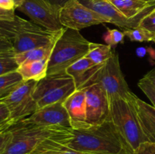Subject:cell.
Listing matches in <instances>:
<instances>
[{"instance_id":"6da1fadb","label":"cell","mask_w":155,"mask_h":154,"mask_svg":"<svg viewBox=\"0 0 155 154\" xmlns=\"http://www.w3.org/2000/svg\"><path fill=\"white\" fill-rule=\"evenodd\" d=\"M71 149L89 154H133V149L109 116L98 125L73 129Z\"/></svg>"},{"instance_id":"7a4b0ae2","label":"cell","mask_w":155,"mask_h":154,"mask_svg":"<svg viewBox=\"0 0 155 154\" xmlns=\"http://www.w3.org/2000/svg\"><path fill=\"white\" fill-rule=\"evenodd\" d=\"M89 45L90 42L80 31L65 28L53 47L48 61L47 75L65 73L70 66L87 54Z\"/></svg>"},{"instance_id":"3957f363","label":"cell","mask_w":155,"mask_h":154,"mask_svg":"<svg viewBox=\"0 0 155 154\" xmlns=\"http://www.w3.org/2000/svg\"><path fill=\"white\" fill-rule=\"evenodd\" d=\"M135 95L129 100L121 98L109 100L110 118L133 152L141 143L150 141L138 118L134 105Z\"/></svg>"},{"instance_id":"277c9868","label":"cell","mask_w":155,"mask_h":154,"mask_svg":"<svg viewBox=\"0 0 155 154\" xmlns=\"http://www.w3.org/2000/svg\"><path fill=\"white\" fill-rule=\"evenodd\" d=\"M93 84L101 85L107 93L109 100L114 98L129 100L134 95L130 90L121 70L119 54L114 50L110 58L101 65L87 86Z\"/></svg>"},{"instance_id":"5b68a950","label":"cell","mask_w":155,"mask_h":154,"mask_svg":"<svg viewBox=\"0 0 155 154\" xmlns=\"http://www.w3.org/2000/svg\"><path fill=\"white\" fill-rule=\"evenodd\" d=\"M77 90L74 80L67 72L46 75L39 80L33 92L38 109L56 103H63Z\"/></svg>"},{"instance_id":"8992f818","label":"cell","mask_w":155,"mask_h":154,"mask_svg":"<svg viewBox=\"0 0 155 154\" xmlns=\"http://www.w3.org/2000/svg\"><path fill=\"white\" fill-rule=\"evenodd\" d=\"M37 82L36 80L24 81L8 96L0 101L7 106L10 111L12 125L29 117L38 110L33 97Z\"/></svg>"},{"instance_id":"52a82bcc","label":"cell","mask_w":155,"mask_h":154,"mask_svg":"<svg viewBox=\"0 0 155 154\" xmlns=\"http://www.w3.org/2000/svg\"><path fill=\"white\" fill-rule=\"evenodd\" d=\"M60 21L66 28L78 31L91 26L110 24L107 18L84 5L79 0H69L61 8Z\"/></svg>"},{"instance_id":"ba28073f","label":"cell","mask_w":155,"mask_h":154,"mask_svg":"<svg viewBox=\"0 0 155 154\" xmlns=\"http://www.w3.org/2000/svg\"><path fill=\"white\" fill-rule=\"evenodd\" d=\"M16 9L45 30L58 32L65 28L60 21L61 9L45 0H24Z\"/></svg>"},{"instance_id":"9c48e42d","label":"cell","mask_w":155,"mask_h":154,"mask_svg":"<svg viewBox=\"0 0 155 154\" xmlns=\"http://www.w3.org/2000/svg\"><path fill=\"white\" fill-rule=\"evenodd\" d=\"M86 93V120L89 125L102 123L110 116V101L99 84H93L83 88Z\"/></svg>"},{"instance_id":"30bf717a","label":"cell","mask_w":155,"mask_h":154,"mask_svg":"<svg viewBox=\"0 0 155 154\" xmlns=\"http://www.w3.org/2000/svg\"><path fill=\"white\" fill-rule=\"evenodd\" d=\"M64 29L60 31L53 32L41 27L37 30L19 33L12 40L14 52L15 54H19L54 43Z\"/></svg>"},{"instance_id":"8fae6325","label":"cell","mask_w":155,"mask_h":154,"mask_svg":"<svg viewBox=\"0 0 155 154\" xmlns=\"http://www.w3.org/2000/svg\"><path fill=\"white\" fill-rule=\"evenodd\" d=\"M26 124L71 128L70 118L63 103L59 102L39 108L29 117L21 121Z\"/></svg>"},{"instance_id":"7c38bea8","label":"cell","mask_w":155,"mask_h":154,"mask_svg":"<svg viewBox=\"0 0 155 154\" xmlns=\"http://www.w3.org/2000/svg\"><path fill=\"white\" fill-rule=\"evenodd\" d=\"M70 118L73 129L86 128L90 125L86 120V93L84 90H76L63 102Z\"/></svg>"},{"instance_id":"4fadbf2b","label":"cell","mask_w":155,"mask_h":154,"mask_svg":"<svg viewBox=\"0 0 155 154\" xmlns=\"http://www.w3.org/2000/svg\"><path fill=\"white\" fill-rule=\"evenodd\" d=\"M84 5L103 15L110 21V24H114L124 30L137 27L133 19H128L123 15L108 0H79Z\"/></svg>"},{"instance_id":"5bb4252c","label":"cell","mask_w":155,"mask_h":154,"mask_svg":"<svg viewBox=\"0 0 155 154\" xmlns=\"http://www.w3.org/2000/svg\"><path fill=\"white\" fill-rule=\"evenodd\" d=\"M101 64H95L84 57L70 66L66 72L74 79L77 90H80L88 85Z\"/></svg>"},{"instance_id":"9a60e30c","label":"cell","mask_w":155,"mask_h":154,"mask_svg":"<svg viewBox=\"0 0 155 154\" xmlns=\"http://www.w3.org/2000/svg\"><path fill=\"white\" fill-rule=\"evenodd\" d=\"M134 105L144 132L150 141L155 143V107L136 95L134 97Z\"/></svg>"},{"instance_id":"2e32d148","label":"cell","mask_w":155,"mask_h":154,"mask_svg":"<svg viewBox=\"0 0 155 154\" xmlns=\"http://www.w3.org/2000/svg\"><path fill=\"white\" fill-rule=\"evenodd\" d=\"M42 27L16 16L13 21L0 20V37L13 40L19 33L37 30Z\"/></svg>"},{"instance_id":"e0dca14e","label":"cell","mask_w":155,"mask_h":154,"mask_svg":"<svg viewBox=\"0 0 155 154\" xmlns=\"http://www.w3.org/2000/svg\"><path fill=\"white\" fill-rule=\"evenodd\" d=\"M48 60H34L25 62L19 65L18 72L23 77L24 81L36 80L39 82L47 75Z\"/></svg>"},{"instance_id":"ac0fdd59","label":"cell","mask_w":155,"mask_h":154,"mask_svg":"<svg viewBox=\"0 0 155 154\" xmlns=\"http://www.w3.org/2000/svg\"><path fill=\"white\" fill-rule=\"evenodd\" d=\"M123 15L128 19L137 16L148 6L143 0H108Z\"/></svg>"},{"instance_id":"d6986e66","label":"cell","mask_w":155,"mask_h":154,"mask_svg":"<svg viewBox=\"0 0 155 154\" xmlns=\"http://www.w3.org/2000/svg\"><path fill=\"white\" fill-rule=\"evenodd\" d=\"M55 42L51 44V45H47V46L34 48V49L24 51V52L22 53H19V54H15V60H16L18 65L22 64V63H25V62L34 61V60H48Z\"/></svg>"},{"instance_id":"ffe728a7","label":"cell","mask_w":155,"mask_h":154,"mask_svg":"<svg viewBox=\"0 0 155 154\" xmlns=\"http://www.w3.org/2000/svg\"><path fill=\"white\" fill-rule=\"evenodd\" d=\"M24 82L18 71L0 76V101L8 96Z\"/></svg>"},{"instance_id":"44dd1931","label":"cell","mask_w":155,"mask_h":154,"mask_svg":"<svg viewBox=\"0 0 155 154\" xmlns=\"http://www.w3.org/2000/svg\"><path fill=\"white\" fill-rule=\"evenodd\" d=\"M113 51L114 50L110 45L90 42L89 51L85 57L89 59L95 64H101L110 58Z\"/></svg>"},{"instance_id":"7402d4cb","label":"cell","mask_w":155,"mask_h":154,"mask_svg":"<svg viewBox=\"0 0 155 154\" xmlns=\"http://www.w3.org/2000/svg\"><path fill=\"white\" fill-rule=\"evenodd\" d=\"M124 33L132 42H152L155 43V33L139 26L136 28L124 30Z\"/></svg>"},{"instance_id":"603a6c76","label":"cell","mask_w":155,"mask_h":154,"mask_svg":"<svg viewBox=\"0 0 155 154\" xmlns=\"http://www.w3.org/2000/svg\"><path fill=\"white\" fill-rule=\"evenodd\" d=\"M15 55L14 51L0 54V76L18 70L19 65Z\"/></svg>"},{"instance_id":"cb8c5ba5","label":"cell","mask_w":155,"mask_h":154,"mask_svg":"<svg viewBox=\"0 0 155 154\" xmlns=\"http://www.w3.org/2000/svg\"><path fill=\"white\" fill-rule=\"evenodd\" d=\"M124 32L118 30L117 29H107L106 33L104 34L103 39L106 42V45L110 46H116L120 43H124Z\"/></svg>"},{"instance_id":"d4e9b609","label":"cell","mask_w":155,"mask_h":154,"mask_svg":"<svg viewBox=\"0 0 155 154\" xmlns=\"http://www.w3.org/2000/svg\"><path fill=\"white\" fill-rule=\"evenodd\" d=\"M138 86L142 91L147 98L150 100L152 106L155 107V85L150 82L146 77L144 76L138 82Z\"/></svg>"},{"instance_id":"484cf974","label":"cell","mask_w":155,"mask_h":154,"mask_svg":"<svg viewBox=\"0 0 155 154\" xmlns=\"http://www.w3.org/2000/svg\"><path fill=\"white\" fill-rule=\"evenodd\" d=\"M12 125L10 111L5 104L0 102V134L7 131Z\"/></svg>"},{"instance_id":"4316f807","label":"cell","mask_w":155,"mask_h":154,"mask_svg":"<svg viewBox=\"0 0 155 154\" xmlns=\"http://www.w3.org/2000/svg\"><path fill=\"white\" fill-rule=\"evenodd\" d=\"M139 26L155 33V11L144 17L139 22Z\"/></svg>"},{"instance_id":"83f0119b","label":"cell","mask_w":155,"mask_h":154,"mask_svg":"<svg viewBox=\"0 0 155 154\" xmlns=\"http://www.w3.org/2000/svg\"><path fill=\"white\" fill-rule=\"evenodd\" d=\"M133 154H155V143L148 141L141 143Z\"/></svg>"},{"instance_id":"f1b7e54d","label":"cell","mask_w":155,"mask_h":154,"mask_svg":"<svg viewBox=\"0 0 155 154\" xmlns=\"http://www.w3.org/2000/svg\"><path fill=\"white\" fill-rule=\"evenodd\" d=\"M14 51L13 42L6 38L0 37V54Z\"/></svg>"},{"instance_id":"f546056e","label":"cell","mask_w":155,"mask_h":154,"mask_svg":"<svg viewBox=\"0 0 155 154\" xmlns=\"http://www.w3.org/2000/svg\"><path fill=\"white\" fill-rule=\"evenodd\" d=\"M12 132L9 131L0 134V154L2 153L12 139Z\"/></svg>"},{"instance_id":"4dcf8cb0","label":"cell","mask_w":155,"mask_h":154,"mask_svg":"<svg viewBox=\"0 0 155 154\" xmlns=\"http://www.w3.org/2000/svg\"><path fill=\"white\" fill-rule=\"evenodd\" d=\"M17 15L15 14V10H7L0 7V20L5 21H13Z\"/></svg>"},{"instance_id":"1f68e13d","label":"cell","mask_w":155,"mask_h":154,"mask_svg":"<svg viewBox=\"0 0 155 154\" xmlns=\"http://www.w3.org/2000/svg\"><path fill=\"white\" fill-rule=\"evenodd\" d=\"M56 154H89L86 153V152H80V151L76 150V149H71V148L68 147V146H65L64 147H62L61 149H58V150L56 152Z\"/></svg>"},{"instance_id":"d6a6232c","label":"cell","mask_w":155,"mask_h":154,"mask_svg":"<svg viewBox=\"0 0 155 154\" xmlns=\"http://www.w3.org/2000/svg\"><path fill=\"white\" fill-rule=\"evenodd\" d=\"M0 7L7 10L16 9V6L13 0H0Z\"/></svg>"},{"instance_id":"836d02e7","label":"cell","mask_w":155,"mask_h":154,"mask_svg":"<svg viewBox=\"0 0 155 154\" xmlns=\"http://www.w3.org/2000/svg\"><path fill=\"white\" fill-rule=\"evenodd\" d=\"M45 1L51 4V5L61 9L69 0H45Z\"/></svg>"},{"instance_id":"e575fe53","label":"cell","mask_w":155,"mask_h":154,"mask_svg":"<svg viewBox=\"0 0 155 154\" xmlns=\"http://www.w3.org/2000/svg\"><path fill=\"white\" fill-rule=\"evenodd\" d=\"M144 76L146 77L150 82H152L155 85V67L154 69H151V71H149L148 73L145 74Z\"/></svg>"},{"instance_id":"d590c367","label":"cell","mask_w":155,"mask_h":154,"mask_svg":"<svg viewBox=\"0 0 155 154\" xmlns=\"http://www.w3.org/2000/svg\"><path fill=\"white\" fill-rule=\"evenodd\" d=\"M146 53V50L145 48H139L136 49V54L139 57H143Z\"/></svg>"},{"instance_id":"8d00e7d4","label":"cell","mask_w":155,"mask_h":154,"mask_svg":"<svg viewBox=\"0 0 155 154\" xmlns=\"http://www.w3.org/2000/svg\"><path fill=\"white\" fill-rule=\"evenodd\" d=\"M23 1H24V0H13V2L15 4V6H16V8L23 2Z\"/></svg>"},{"instance_id":"74e56055","label":"cell","mask_w":155,"mask_h":154,"mask_svg":"<svg viewBox=\"0 0 155 154\" xmlns=\"http://www.w3.org/2000/svg\"><path fill=\"white\" fill-rule=\"evenodd\" d=\"M147 7L151 8L154 9V8H155V1L154 2L150 3V4H148V6H147Z\"/></svg>"},{"instance_id":"f35d334b","label":"cell","mask_w":155,"mask_h":154,"mask_svg":"<svg viewBox=\"0 0 155 154\" xmlns=\"http://www.w3.org/2000/svg\"><path fill=\"white\" fill-rule=\"evenodd\" d=\"M143 1L146 2L148 3V4H150V3H152V2H154L155 1V0H143Z\"/></svg>"},{"instance_id":"ab89813d","label":"cell","mask_w":155,"mask_h":154,"mask_svg":"<svg viewBox=\"0 0 155 154\" xmlns=\"http://www.w3.org/2000/svg\"><path fill=\"white\" fill-rule=\"evenodd\" d=\"M153 11H155V8H154V10H153Z\"/></svg>"}]
</instances>
